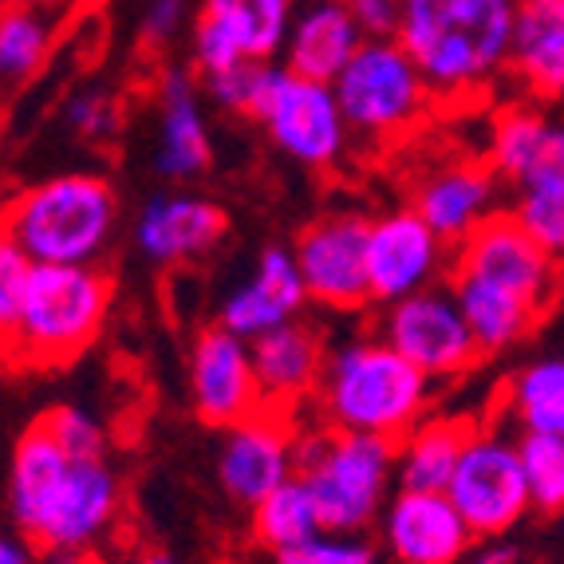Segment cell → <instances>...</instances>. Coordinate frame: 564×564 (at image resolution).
Returning <instances> with one entry per match:
<instances>
[{
    "mask_svg": "<svg viewBox=\"0 0 564 564\" xmlns=\"http://www.w3.org/2000/svg\"><path fill=\"white\" fill-rule=\"evenodd\" d=\"M269 67H273V59H245V64L229 67V72L206 76L202 79V91H206L221 111L253 119L257 99H261L264 79H269Z\"/></svg>",
    "mask_w": 564,
    "mask_h": 564,
    "instance_id": "obj_33",
    "label": "cell"
},
{
    "mask_svg": "<svg viewBox=\"0 0 564 564\" xmlns=\"http://www.w3.org/2000/svg\"><path fill=\"white\" fill-rule=\"evenodd\" d=\"M451 292L454 301H458L462 316H466V324H470L474 339H478L481 356H498V351L518 348L521 339L533 336V328L545 316V308L529 304L525 296L470 273H451Z\"/></svg>",
    "mask_w": 564,
    "mask_h": 564,
    "instance_id": "obj_24",
    "label": "cell"
},
{
    "mask_svg": "<svg viewBox=\"0 0 564 564\" xmlns=\"http://www.w3.org/2000/svg\"><path fill=\"white\" fill-rule=\"evenodd\" d=\"M119 104H115L111 95L99 91V87H84V91L67 95L64 104V122L67 131L76 134L84 142H107L115 139L119 131Z\"/></svg>",
    "mask_w": 564,
    "mask_h": 564,
    "instance_id": "obj_36",
    "label": "cell"
},
{
    "mask_svg": "<svg viewBox=\"0 0 564 564\" xmlns=\"http://www.w3.org/2000/svg\"><path fill=\"white\" fill-rule=\"evenodd\" d=\"M411 209L443 241L458 245L498 214V174L489 162H446L414 182Z\"/></svg>",
    "mask_w": 564,
    "mask_h": 564,
    "instance_id": "obj_21",
    "label": "cell"
},
{
    "mask_svg": "<svg viewBox=\"0 0 564 564\" xmlns=\"http://www.w3.org/2000/svg\"><path fill=\"white\" fill-rule=\"evenodd\" d=\"M351 139L383 142L411 131L431 107V87L395 36L364 40L332 84Z\"/></svg>",
    "mask_w": 564,
    "mask_h": 564,
    "instance_id": "obj_7",
    "label": "cell"
},
{
    "mask_svg": "<svg viewBox=\"0 0 564 564\" xmlns=\"http://www.w3.org/2000/svg\"><path fill=\"white\" fill-rule=\"evenodd\" d=\"M509 214L556 264H564V170L545 166L518 182V198Z\"/></svg>",
    "mask_w": 564,
    "mask_h": 564,
    "instance_id": "obj_31",
    "label": "cell"
},
{
    "mask_svg": "<svg viewBox=\"0 0 564 564\" xmlns=\"http://www.w3.org/2000/svg\"><path fill=\"white\" fill-rule=\"evenodd\" d=\"M351 12V20L359 24L364 40H383L399 36L403 24V0H344Z\"/></svg>",
    "mask_w": 564,
    "mask_h": 564,
    "instance_id": "obj_39",
    "label": "cell"
},
{
    "mask_svg": "<svg viewBox=\"0 0 564 564\" xmlns=\"http://www.w3.org/2000/svg\"><path fill=\"white\" fill-rule=\"evenodd\" d=\"M364 44V32L351 20L344 0H296L289 20V36L281 47V64L304 79L336 84L348 59Z\"/></svg>",
    "mask_w": 564,
    "mask_h": 564,
    "instance_id": "obj_22",
    "label": "cell"
},
{
    "mask_svg": "<svg viewBox=\"0 0 564 564\" xmlns=\"http://www.w3.org/2000/svg\"><path fill=\"white\" fill-rule=\"evenodd\" d=\"M202 79L189 67H166L159 76V151L154 174L170 186L198 182L214 166V134L202 104Z\"/></svg>",
    "mask_w": 564,
    "mask_h": 564,
    "instance_id": "obj_18",
    "label": "cell"
},
{
    "mask_svg": "<svg viewBox=\"0 0 564 564\" xmlns=\"http://www.w3.org/2000/svg\"><path fill=\"white\" fill-rule=\"evenodd\" d=\"M296 438L289 419L276 411H257L245 423L226 426L217 446V481L229 498L253 509L276 486L296 478Z\"/></svg>",
    "mask_w": 564,
    "mask_h": 564,
    "instance_id": "obj_17",
    "label": "cell"
},
{
    "mask_svg": "<svg viewBox=\"0 0 564 564\" xmlns=\"http://www.w3.org/2000/svg\"><path fill=\"white\" fill-rule=\"evenodd\" d=\"M451 273H470L481 276V281H494L545 312L561 301V289H564V264H556L521 229V221L509 209L506 214L501 209L489 214L466 241L454 245Z\"/></svg>",
    "mask_w": 564,
    "mask_h": 564,
    "instance_id": "obj_13",
    "label": "cell"
},
{
    "mask_svg": "<svg viewBox=\"0 0 564 564\" xmlns=\"http://www.w3.org/2000/svg\"><path fill=\"white\" fill-rule=\"evenodd\" d=\"M189 0H147L139 17V36L147 47H170L186 29Z\"/></svg>",
    "mask_w": 564,
    "mask_h": 564,
    "instance_id": "obj_38",
    "label": "cell"
},
{
    "mask_svg": "<svg viewBox=\"0 0 564 564\" xmlns=\"http://www.w3.org/2000/svg\"><path fill=\"white\" fill-rule=\"evenodd\" d=\"M466 564H521V549L509 536H486L481 545L470 549Z\"/></svg>",
    "mask_w": 564,
    "mask_h": 564,
    "instance_id": "obj_40",
    "label": "cell"
},
{
    "mask_svg": "<svg viewBox=\"0 0 564 564\" xmlns=\"http://www.w3.org/2000/svg\"><path fill=\"white\" fill-rule=\"evenodd\" d=\"M4 364H12V339H9V332L0 328V367Z\"/></svg>",
    "mask_w": 564,
    "mask_h": 564,
    "instance_id": "obj_43",
    "label": "cell"
},
{
    "mask_svg": "<svg viewBox=\"0 0 564 564\" xmlns=\"http://www.w3.org/2000/svg\"><path fill=\"white\" fill-rule=\"evenodd\" d=\"M470 426L466 419L454 414H426L423 423L411 426L395 443V481L399 489H446L451 474L458 466L462 451L470 443Z\"/></svg>",
    "mask_w": 564,
    "mask_h": 564,
    "instance_id": "obj_25",
    "label": "cell"
},
{
    "mask_svg": "<svg viewBox=\"0 0 564 564\" xmlns=\"http://www.w3.org/2000/svg\"><path fill=\"white\" fill-rule=\"evenodd\" d=\"M506 411L518 434H564V356L518 367L506 387Z\"/></svg>",
    "mask_w": 564,
    "mask_h": 564,
    "instance_id": "obj_29",
    "label": "cell"
},
{
    "mask_svg": "<svg viewBox=\"0 0 564 564\" xmlns=\"http://www.w3.org/2000/svg\"><path fill=\"white\" fill-rule=\"evenodd\" d=\"M40 426H44L72 458H107L104 423H99L91 411H84V406H52V411L40 419Z\"/></svg>",
    "mask_w": 564,
    "mask_h": 564,
    "instance_id": "obj_34",
    "label": "cell"
},
{
    "mask_svg": "<svg viewBox=\"0 0 564 564\" xmlns=\"http://www.w3.org/2000/svg\"><path fill=\"white\" fill-rule=\"evenodd\" d=\"M549 166L564 170V122H556V139H553V162Z\"/></svg>",
    "mask_w": 564,
    "mask_h": 564,
    "instance_id": "obj_42",
    "label": "cell"
},
{
    "mask_svg": "<svg viewBox=\"0 0 564 564\" xmlns=\"http://www.w3.org/2000/svg\"><path fill=\"white\" fill-rule=\"evenodd\" d=\"M446 498L458 506L478 541L513 533L533 513L518 438L501 431H474L451 474Z\"/></svg>",
    "mask_w": 564,
    "mask_h": 564,
    "instance_id": "obj_9",
    "label": "cell"
},
{
    "mask_svg": "<svg viewBox=\"0 0 564 564\" xmlns=\"http://www.w3.org/2000/svg\"><path fill=\"white\" fill-rule=\"evenodd\" d=\"M296 478L308 486L324 529L367 533L399 489L395 443L376 434L332 431L321 423L296 438Z\"/></svg>",
    "mask_w": 564,
    "mask_h": 564,
    "instance_id": "obj_5",
    "label": "cell"
},
{
    "mask_svg": "<svg viewBox=\"0 0 564 564\" xmlns=\"http://www.w3.org/2000/svg\"><path fill=\"white\" fill-rule=\"evenodd\" d=\"M561 296H564V289H561Z\"/></svg>",
    "mask_w": 564,
    "mask_h": 564,
    "instance_id": "obj_46",
    "label": "cell"
},
{
    "mask_svg": "<svg viewBox=\"0 0 564 564\" xmlns=\"http://www.w3.org/2000/svg\"><path fill=\"white\" fill-rule=\"evenodd\" d=\"M434 379L399 356L379 332L348 336L328 348L316 406L321 423L348 434H376L399 443L431 411Z\"/></svg>",
    "mask_w": 564,
    "mask_h": 564,
    "instance_id": "obj_2",
    "label": "cell"
},
{
    "mask_svg": "<svg viewBox=\"0 0 564 564\" xmlns=\"http://www.w3.org/2000/svg\"><path fill=\"white\" fill-rule=\"evenodd\" d=\"M122 481L107 458H72L44 431L20 434L9 466V513L32 545L52 556H76L115 525Z\"/></svg>",
    "mask_w": 564,
    "mask_h": 564,
    "instance_id": "obj_1",
    "label": "cell"
},
{
    "mask_svg": "<svg viewBox=\"0 0 564 564\" xmlns=\"http://www.w3.org/2000/svg\"><path fill=\"white\" fill-rule=\"evenodd\" d=\"M273 564H376V549L364 541V533H324L308 536L304 545H292L273 553Z\"/></svg>",
    "mask_w": 564,
    "mask_h": 564,
    "instance_id": "obj_35",
    "label": "cell"
},
{
    "mask_svg": "<svg viewBox=\"0 0 564 564\" xmlns=\"http://www.w3.org/2000/svg\"><path fill=\"white\" fill-rule=\"evenodd\" d=\"M454 245L443 241L411 206L387 209L367 226V289L371 304L406 301L414 292L443 284L451 276Z\"/></svg>",
    "mask_w": 564,
    "mask_h": 564,
    "instance_id": "obj_11",
    "label": "cell"
},
{
    "mask_svg": "<svg viewBox=\"0 0 564 564\" xmlns=\"http://www.w3.org/2000/svg\"><path fill=\"white\" fill-rule=\"evenodd\" d=\"M509 72L533 99H564V0H518Z\"/></svg>",
    "mask_w": 564,
    "mask_h": 564,
    "instance_id": "obj_23",
    "label": "cell"
},
{
    "mask_svg": "<svg viewBox=\"0 0 564 564\" xmlns=\"http://www.w3.org/2000/svg\"><path fill=\"white\" fill-rule=\"evenodd\" d=\"M253 119L264 127V134H269L276 151L304 170L339 166L351 147L348 119L339 111L332 84L304 79L284 64L269 67V79H264Z\"/></svg>",
    "mask_w": 564,
    "mask_h": 564,
    "instance_id": "obj_8",
    "label": "cell"
},
{
    "mask_svg": "<svg viewBox=\"0 0 564 564\" xmlns=\"http://www.w3.org/2000/svg\"><path fill=\"white\" fill-rule=\"evenodd\" d=\"M0 234L32 264H99L119 234V194L104 174H56L20 189L0 214Z\"/></svg>",
    "mask_w": 564,
    "mask_h": 564,
    "instance_id": "obj_4",
    "label": "cell"
},
{
    "mask_svg": "<svg viewBox=\"0 0 564 564\" xmlns=\"http://www.w3.org/2000/svg\"><path fill=\"white\" fill-rule=\"evenodd\" d=\"M308 304L301 269L292 257V245H264L257 253L249 276L234 284L217 304V324L241 339H257L264 332L296 321Z\"/></svg>",
    "mask_w": 564,
    "mask_h": 564,
    "instance_id": "obj_19",
    "label": "cell"
},
{
    "mask_svg": "<svg viewBox=\"0 0 564 564\" xmlns=\"http://www.w3.org/2000/svg\"><path fill=\"white\" fill-rule=\"evenodd\" d=\"M56 40V17L44 4L0 0V87L29 84Z\"/></svg>",
    "mask_w": 564,
    "mask_h": 564,
    "instance_id": "obj_28",
    "label": "cell"
},
{
    "mask_svg": "<svg viewBox=\"0 0 564 564\" xmlns=\"http://www.w3.org/2000/svg\"><path fill=\"white\" fill-rule=\"evenodd\" d=\"M134 564H178L174 556H166V553H147V556H139Z\"/></svg>",
    "mask_w": 564,
    "mask_h": 564,
    "instance_id": "obj_44",
    "label": "cell"
},
{
    "mask_svg": "<svg viewBox=\"0 0 564 564\" xmlns=\"http://www.w3.org/2000/svg\"><path fill=\"white\" fill-rule=\"evenodd\" d=\"M115 284L99 264H36L12 339L17 367H59L91 348L111 316Z\"/></svg>",
    "mask_w": 564,
    "mask_h": 564,
    "instance_id": "obj_6",
    "label": "cell"
},
{
    "mask_svg": "<svg viewBox=\"0 0 564 564\" xmlns=\"http://www.w3.org/2000/svg\"><path fill=\"white\" fill-rule=\"evenodd\" d=\"M32 269L29 253L12 241L9 234H0V328L12 332L20 321V308H24V296H29L32 284Z\"/></svg>",
    "mask_w": 564,
    "mask_h": 564,
    "instance_id": "obj_37",
    "label": "cell"
},
{
    "mask_svg": "<svg viewBox=\"0 0 564 564\" xmlns=\"http://www.w3.org/2000/svg\"><path fill=\"white\" fill-rule=\"evenodd\" d=\"M296 0H202L209 24L226 32L245 59H281Z\"/></svg>",
    "mask_w": 564,
    "mask_h": 564,
    "instance_id": "obj_27",
    "label": "cell"
},
{
    "mask_svg": "<svg viewBox=\"0 0 564 564\" xmlns=\"http://www.w3.org/2000/svg\"><path fill=\"white\" fill-rule=\"evenodd\" d=\"M249 518H253L257 545H264L269 553H284V549L304 545L308 536L324 533L321 509H316L301 478H289L284 486H276L269 498H261L249 509Z\"/></svg>",
    "mask_w": 564,
    "mask_h": 564,
    "instance_id": "obj_30",
    "label": "cell"
},
{
    "mask_svg": "<svg viewBox=\"0 0 564 564\" xmlns=\"http://www.w3.org/2000/svg\"><path fill=\"white\" fill-rule=\"evenodd\" d=\"M186 387H189L194 414H198L202 423L221 426V431L253 419L257 411H264L249 339L234 336L221 324L202 328L198 339H194Z\"/></svg>",
    "mask_w": 564,
    "mask_h": 564,
    "instance_id": "obj_15",
    "label": "cell"
},
{
    "mask_svg": "<svg viewBox=\"0 0 564 564\" xmlns=\"http://www.w3.org/2000/svg\"><path fill=\"white\" fill-rule=\"evenodd\" d=\"M521 466L536 513L564 509V434H518Z\"/></svg>",
    "mask_w": 564,
    "mask_h": 564,
    "instance_id": "obj_32",
    "label": "cell"
},
{
    "mask_svg": "<svg viewBox=\"0 0 564 564\" xmlns=\"http://www.w3.org/2000/svg\"><path fill=\"white\" fill-rule=\"evenodd\" d=\"M518 0H403L399 44L434 95H470L509 67Z\"/></svg>",
    "mask_w": 564,
    "mask_h": 564,
    "instance_id": "obj_3",
    "label": "cell"
},
{
    "mask_svg": "<svg viewBox=\"0 0 564 564\" xmlns=\"http://www.w3.org/2000/svg\"><path fill=\"white\" fill-rule=\"evenodd\" d=\"M556 122L529 104H513L489 127V166L506 182H525L529 174L545 170L553 162Z\"/></svg>",
    "mask_w": 564,
    "mask_h": 564,
    "instance_id": "obj_26",
    "label": "cell"
},
{
    "mask_svg": "<svg viewBox=\"0 0 564 564\" xmlns=\"http://www.w3.org/2000/svg\"><path fill=\"white\" fill-rule=\"evenodd\" d=\"M367 226L371 217L356 209L316 217L292 241L304 292L328 312H364L371 304L367 289Z\"/></svg>",
    "mask_w": 564,
    "mask_h": 564,
    "instance_id": "obj_12",
    "label": "cell"
},
{
    "mask_svg": "<svg viewBox=\"0 0 564 564\" xmlns=\"http://www.w3.org/2000/svg\"><path fill=\"white\" fill-rule=\"evenodd\" d=\"M379 541L395 564H466L478 545L446 489H395L379 518Z\"/></svg>",
    "mask_w": 564,
    "mask_h": 564,
    "instance_id": "obj_14",
    "label": "cell"
},
{
    "mask_svg": "<svg viewBox=\"0 0 564 564\" xmlns=\"http://www.w3.org/2000/svg\"><path fill=\"white\" fill-rule=\"evenodd\" d=\"M328 336L301 316L249 339L264 411H284V406H296L316 395L324 364H328Z\"/></svg>",
    "mask_w": 564,
    "mask_h": 564,
    "instance_id": "obj_20",
    "label": "cell"
},
{
    "mask_svg": "<svg viewBox=\"0 0 564 564\" xmlns=\"http://www.w3.org/2000/svg\"><path fill=\"white\" fill-rule=\"evenodd\" d=\"M379 336L431 379L466 376L481 359L478 339L462 316L451 284H431L406 301L387 304L379 316Z\"/></svg>",
    "mask_w": 564,
    "mask_h": 564,
    "instance_id": "obj_10",
    "label": "cell"
},
{
    "mask_svg": "<svg viewBox=\"0 0 564 564\" xmlns=\"http://www.w3.org/2000/svg\"><path fill=\"white\" fill-rule=\"evenodd\" d=\"M0 564H36V545L20 536L0 533Z\"/></svg>",
    "mask_w": 564,
    "mask_h": 564,
    "instance_id": "obj_41",
    "label": "cell"
},
{
    "mask_svg": "<svg viewBox=\"0 0 564 564\" xmlns=\"http://www.w3.org/2000/svg\"><path fill=\"white\" fill-rule=\"evenodd\" d=\"M29 4H44V9H52V4H59V0H29Z\"/></svg>",
    "mask_w": 564,
    "mask_h": 564,
    "instance_id": "obj_45",
    "label": "cell"
},
{
    "mask_svg": "<svg viewBox=\"0 0 564 564\" xmlns=\"http://www.w3.org/2000/svg\"><path fill=\"white\" fill-rule=\"evenodd\" d=\"M226 209L206 194H189V189H162V194L147 198L131 226V241L139 257L147 264H159V269L202 261L226 241Z\"/></svg>",
    "mask_w": 564,
    "mask_h": 564,
    "instance_id": "obj_16",
    "label": "cell"
}]
</instances>
